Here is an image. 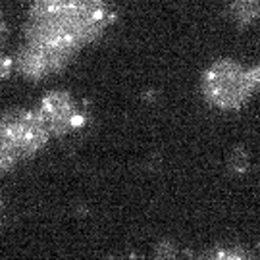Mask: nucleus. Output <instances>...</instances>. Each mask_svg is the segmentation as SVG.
<instances>
[{
  "label": "nucleus",
  "mask_w": 260,
  "mask_h": 260,
  "mask_svg": "<svg viewBox=\"0 0 260 260\" xmlns=\"http://www.w3.org/2000/svg\"><path fill=\"white\" fill-rule=\"evenodd\" d=\"M104 0H39L31 12V45L43 48L56 68L77 47L99 37L110 25Z\"/></svg>",
  "instance_id": "nucleus-1"
},
{
  "label": "nucleus",
  "mask_w": 260,
  "mask_h": 260,
  "mask_svg": "<svg viewBox=\"0 0 260 260\" xmlns=\"http://www.w3.org/2000/svg\"><path fill=\"white\" fill-rule=\"evenodd\" d=\"M260 91V66L232 58L216 60L201 77V93L218 110H239Z\"/></svg>",
  "instance_id": "nucleus-2"
},
{
  "label": "nucleus",
  "mask_w": 260,
  "mask_h": 260,
  "mask_svg": "<svg viewBox=\"0 0 260 260\" xmlns=\"http://www.w3.org/2000/svg\"><path fill=\"white\" fill-rule=\"evenodd\" d=\"M48 137L47 125L41 116L29 112H14L0 121V147L16 158L19 154H31Z\"/></svg>",
  "instance_id": "nucleus-3"
},
{
  "label": "nucleus",
  "mask_w": 260,
  "mask_h": 260,
  "mask_svg": "<svg viewBox=\"0 0 260 260\" xmlns=\"http://www.w3.org/2000/svg\"><path fill=\"white\" fill-rule=\"evenodd\" d=\"M41 120L52 133H68L85 123V114L75 101L66 93H52L45 96L41 106Z\"/></svg>",
  "instance_id": "nucleus-4"
},
{
  "label": "nucleus",
  "mask_w": 260,
  "mask_h": 260,
  "mask_svg": "<svg viewBox=\"0 0 260 260\" xmlns=\"http://www.w3.org/2000/svg\"><path fill=\"white\" fill-rule=\"evenodd\" d=\"M230 16L239 25H249L260 16V0H233Z\"/></svg>",
  "instance_id": "nucleus-5"
},
{
  "label": "nucleus",
  "mask_w": 260,
  "mask_h": 260,
  "mask_svg": "<svg viewBox=\"0 0 260 260\" xmlns=\"http://www.w3.org/2000/svg\"><path fill=\"white\" fill-rule=\"evenodd\" d=\"M205 260H251V258L239 251H216L210 256H206Z\"/></svg>",
  "instance_id": "nucleus-6"
},
{
  "label": "nucleus",
  "mask_w": 260,
  "mask_h": 260,
  "mask_svg": "<svg viewBox=\"0 0 260 260\" xmlns=\"http://www.w3.org/2000/svg\"><path fill=\"white\" fill-rule=\"evenodd\" d=\"M12 164H14V156L0 147V172H2V170H8Z\"/></svg>",
  "instance_id": "nucleus-7"
},
{
  "label": "nucleus",
  "mask_w": 260,
  "mask_h": 260,
  "mask_svg": "<svg viewBox=\"0 0 260 260\" xmlns=\"http://www.w3.org/2000/svg\"><path fill=\"white\" fill-rule=\"evenodd\" d=\"M8 70H10V60L4 58V56H0V77H4V75L8 74Z\"/></svg>",
  "instance_id": "nucleus-8"
}]
</instances>
